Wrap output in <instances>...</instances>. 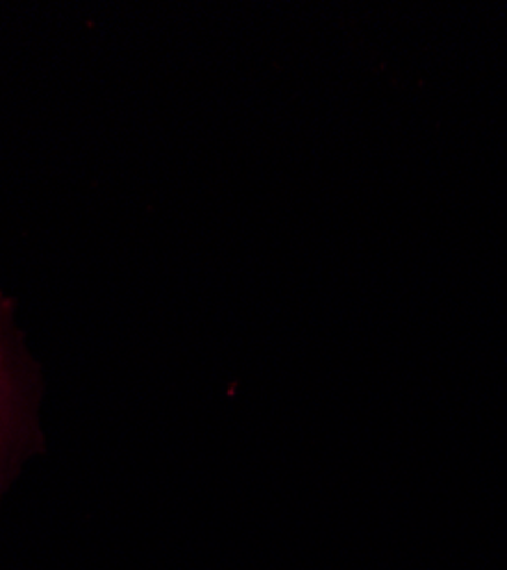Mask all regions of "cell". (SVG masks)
<instances>
[{"label": "cell", "mask_w": 507, "mask_h": 570, "mask_svg": "<svg viewBox=\"0 0 507 570\" xmlns=\"http://www.w3.org/2000/svg\"><path fill=\"white\" fill-rule=\"evenodd\" d=\"M39 386L14 302L0 288V498L39 448Z\"/></svg>", "instance_id": "1"}]
</instances>
